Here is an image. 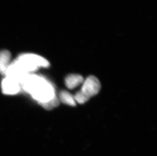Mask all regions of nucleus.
I'll return each mask as SVG.
<instances>
[{
    "label": "nucleus",
    "instance_id": "6",
    "mask_svg": "<svg viewBox=\"0 0 157 156\" xmlns=\"http://www.w3.org/2000/svg\"><path fill=\"white\" fill-rule=\"evenodd\" d=\"M11 54L9 51L4 50L0 52V72L5 74L8 68L10 65Z\"/></svg>",
    "mask_w": 157,
    "mask_h": 156
},
{
    "label": "nucleus",
    "instance_id": "8",
    "mask_svg": "<svg viewBox=\"0 0 157 156\" xmlns=\"http://www.w3.org/2000/svg\"><path fill=\"white\" fill-rule=\"evenodd\" d=\"M74 97L76 102L80 103V104L86 103L90 99L89 98H88L85 95V94L82 93L80 91L76 93Z\"/></svg>",
    "mask_w": 157,
    "mask_h": 156
},
{
    "label": "nucleus",
    "instance_id": "2",
    "mask_svg": "<svg viewBox=\"0 0 157 156\" xmlns=\"http://www.w3.org/2000/svg\"><path fill=\"white\" fill-rule=\"evenodd\" d=\"M15 61L25 72L29 74L40 67L47 68L49 65V62L44 58L34 54L21 55Z\"/></svg>",
    "mask_w": 157,
    "mask_h": 156
},
{
    "label": "nucleus",
    "instance_id": "1",
    "mask_svg": "<svg viewBox=\"0 0 157 156\" xmlns=\"http://www.w3.org/2000/svg\"><path fill=\"white\" fill-rule=\"evenodd\" d=\"M21 87L42 106L56 97L52 84L39 76L29 74L21 82Z\"/></svg>",
    "mask_w": 157,
    "mask_h": 156
},
{
    "label": "nucleus",
    "instance_id": "5",
    "mask_svg": "<svg viewBox=\"0 0 157 156\" xmlns=\"http://www.w3.org/2000/svg\"><path fill=\"white\" fill-rule=\"evenodd\" d=\"M84 81L83 77L80 75L72 74L68 76L65 79V84L68 88L73 89L82 84Z\"/></svg>",
    "mask_w": 157,
    "mask_h": 156
},
{
    "label": "nucleus",
    "instance_id": "7",
    "mask_svg": "<svg viewBox=\"0 0 157 156\" xmlns=\"http://www.w3.org/2000/svg\"><path fill=\"white\" fill-rule=\"evenodd\" d=\"M59 100L62 103L70 106H75L76 102L73 96L66 91H62L59 93Z\"/></svg>",
    "mask_w": 157,
    "mask_h": 156
},
{
    "label": "nucleus",
    "instance_id": "4",
    "mask_svg": "<svg viewBox=\"0 0 157 156\" xmlns=\"http://www.w3.org/2000/svg\"><path fill=\"white\" fill-rule=\"evenodd\" d=\"M21 84L17 81L6 77L2 83L3 93L8 95L17 94L21 88Z\"/></svg>",
    "mask_w": 157,
    "mask_h": 156
},
{
    "label": "nucleus",
    "instance_id": "3",
    "mask_svg": "<svg viewBox=\"0 0 157 156\" xmlns=\"http://www.w3.org/2000/svg\"><path fill=\"white\" fill-rule=\"evenodd\" d=\"M82 84L80 91L89 98L98 94L101 88L99 80L93 76H90L86 78Z\"/></svg>",
    "mask_w": 157,
    "mask_h": 156
}]
</instances>
